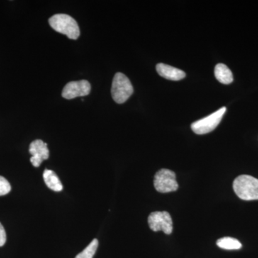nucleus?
<instances>
[{
  "label": "nucleus",
  "mask_w": 258,
  "mask_h": 258,
  "mask_svg": "<svg viewBox=\"0 0 258 258\" xmlns=\"http://www.w3.org/2000/svg\"><path fill=\"white\" fill-rule=\"evenodd\" d=\"M91 86L86 80L72 81L66 84L62 90V96L66 99H73L77 97L88 96L91 92Z\"/></svg>",
  "instance_id": "nucleus-7"
},
{
  "label": "nucleus",
  "mask_w": 258,
  "mask_h": 258,
  "mask_svg": "<svg viewBox=\"0 0 258 258\" xmlns=\"http://www.w3.org/2000/svg\"><path fill=\"white\" fill-rule=\"evenodd\" d=\"M51 28L63 34L70 39L77 40L80 36V29L77 22L72 17L66 14H57L49 19Z\"/></svg>",
  "instance_id": "nucleus-2"
},
{
  "label": "nucleus",
  "mask_w": 258,
  "mask_h": 258,
  "mask_svg": "<svg viewBox=\"0 0 258 258\" xmlns=\"http://www.w3.org/2000/svg\"><path fill=\"white\" fill-rule=\"evenodd\" d=\"M215 76L217 81L223 84H230L233 81L232 71L225 64L219 63L215 66Z\"/></svg>",
  "instance_id": "nucleus-11"
},
{
  "label": "nucleus",
  "mask_w": 258,
  "mask_h": 258,
  "mask_svg": "<svg viewBox=\"0 0 258 258\" xmlns=\"http://www.w3.org/2000/svg\"><path fill=\"white\" fill-rule=\"evenodd\" d=\"M154 185L157 191L161 193L175 191L179 188L175 173L166 169L157 171L154 176Z\"/></svg>",
  "instance_id": "nucleus-5"
},
{
  "label": "nucleus",
  "mask_w": 258,
  "mask_h": 258,
  "mask_svg": "<svg viewBox=\"0 0 258 258\" xmlns=\"http://www.w3.org/2000/svg\"><path fill=\"white\" fill-rule=\"evenodd\" d=\"M233 189L241 200H258V179L249 175L237 176L233 182Z\"/></svg>",
  "instance_id": "nucleus-1"
},
{
  "label": "nucleus",
  "mask_w": 258,
  "mask_h": 258,
  "mask_svg": "<svg viewBox=\"0 0 258 258\" xmlns=\"http://www.w3.org/2000/svg\"><path fill=\"white\" fill-rule=\"evenodd\" d=\"M43 179L47 187L54 191H60L63 189L62 183L53 171L45 169L43 172Z\"/></svg>",
  "instance_id": "nucleus-10"
},
{
  "label": "nucleus",
  "mask_w": 258,
  "mask_h": 258,
  "mask_svg": "<svg viewBox=\"0 0 258 258\" xmlns=\"http://www.w3.org/2000/svg\"><path fill=\"white\" fill-rule=\"evenodd\" d=\"M98 247V240L97 239H93L87 247H86L81 253L77 254L76 258H93L96 253Z\"/></svg>",
  "instance_id": "nucleus-13"
},
{
  "label": "nucleus",
  "mask_w": 258,
  "mask_h": 258,
  "mask_svg": "<svg viewBox=\"0 0 258 258\" xmlns=\"http://www.w3.org/2000/svg\"><path fill=\"white\" fill-rule=\"evenodd\" d=\"M156 69L159 76L170 81H180L186 76L184 71L169 64L159 63L157 64Z\"/></svg>",
  "instance_id": "nucleus-9"
},
{
  "label": "nucleus",
  "mask_w": 258,
  "mask_h": 258,
  "mask_svg": "<svg viewBox=\"0 0 258 258\" xmlns=\"http://www.w3.org/2000/svg\"><path fill=\"white\" fill-rule=\"evenodd\" d=\"M7 240L6 232L4 227L0 223V247H3Z\"/></svg>",
  "instance_id": "nucleus-15"
},
{
  "label": "nucleus",
  "mask_w": 258,
  "mask_h": 258,
  "mask_svg": "<svg viewBox=\"0 0 258 258\" xmlns=\"http://www.w3.org/2000/svg\"><path fill=\"white\" fill-rule=\"evenodd\" d=\"M29 152L32 155L30 161L35 167H39L42 161L47 160L50 155L47 144L40 139L34 141L30 144Z\"/></svg>",
  "instance_id": "nucleus-8"
},
{
  "label": "nucleus",
  "mask_w": 258,
  "mask_h": 258,
  "mask_svg": "<svg viewBox=\"0 0 258 258\" xmlns=\"http://www.w3.org/2000/svg\"><path fill=\"white\" fill-rule=\"evenodd\" d=\"M217 244L220 248L230 249V250L239 249L242 247V244L240 243V241L230 237H222L217 240Z\"/></svg>",
  "instance_id": "nucleus-12"
},
{
  "label": "nucleus",
  "mask_w": 258,
  "mask_h": 258,
  "mask_svg": "<svg viewBox=\"0 0 258 258\" xmlns=\"http://www.w3.org/2000/svg\"><path fill=\"white\" fill-rule=\"evenodd\" d=\"M11 191V185L3 176H0V196L8 195Z\"/></svg>",
  "instance_id": "nucleus-14"
},
{
  "label": "nucleus",
  "mask_w": 258,
  "mask_h": 258,
  "mask_svg": "<svg viewBox=\"0 0 258 258\" xmlns=\"http://www.w3.org/2000/svg\"><path fill=\"white\" fill-rule=\"evenodd\" d=\"M134 88L130 80L121 73H117L113 79L111 88L112 98L117 103H125L133 94Z\"/></svg>",
  "instance_id": "nucleus-3"
},
{
  "label": "nucleus",
  "mask_w": 258,
  "mask_h": 258,
  "mask_svg": "<svg viewBox=\"0 0 258 258\" xmlns=\"http://www.w3.org/2000/svg\"><path fill=\"white\" fill-rule=\"evenodd\" d=\"M225 111V107H222L211 115L194 122L191 125V129L195 134L199 135L210 133L215 130L217 125L220 124Z\"/></svg>",
  "instance_id": "nucleus-4"
},
{
  "label": "nucleus",
  "mask_w": 258,
  "mask_h": 258,
  "mask_svg": "<svg viewBox=\"0 0 258 258\" xmlns=\"http://www.w3.org/2000/svg\"><path fill=\"white\" fill-rule=\"evenodd\" d=\"M148 223L154 232L163 231L166 235H170L173 231V222L169 212H154L148 217Z\"/></svg>",
  "instance_id": "nucleus-6"
}]
</instances>
